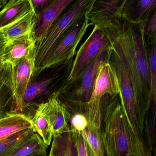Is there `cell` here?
I'll return each instance as SVG.
<instances>
[{
    "label": "cell",
    "instance_id": "1",
    "mask_svg": "<svg viewBox=\"0 0 156 156\" xmlns=\"http://www.w3.org/2000/svg\"><path fill=\"white\" fill-rule=\"evenodd\" d=\"M144 25L132 24L120 18L99 27L108 36L113 50L128 67L139 96L149 108L151 73Z\"/></svg>",
    "mask_w": 156,
    "mask_h": 156
},
{
    "label": "cell",
    "instance_id": "2",
    "mask_svg": "<svg viewBox=\"0 0 156 156\" xmlns=\"http://www.w3.org/2000/svg\"><path fill=\"white\" fill-rule=\"evenodd\" d=\"M104 122L101 138L106 156H152L129 124L119 95L105 108Z\"/></svg>",
    "mask_w": 156,
    "mask_h": 156
},
{
    "label": "cell",
    "instance_id": "3",
    "mask_svg": "<svg viewBox=\"0 0 156 156\" xmlns=\"http://www.w3.org/2000/svg\"><path fill=\"white\" fill-rule=\"evenodd\" d=\"M109 63L118 78L119 98L129 124L138 139L147 145L145 127L149 107L139 96L128 67L113 49Z\"/></svg>",
    "mask_w": 156,
    "mask_h": 156
},
{
    "label": "cell",
    "instance_id": "4",
    "mask_svg": "<svg viewBox=\"0 0 156 156\" xmlns=\"http://www.w3.org/2000/svg\"><path fill=\"white\" fill-rule=\"evenodd\" d=\"M73 60L46 69L39 75L41 77L38 79L32 80L25 92L17 113L32 119L44 97L60 93L67 81Z\"/></svg>",
    "mask_w": 156,
    "mask_h": 156
},
{
    "label": "cell",
    "instance_id": "5",
    "mask_svg": "<svg viewBox=\"0 0 156 156\" xmlns=\"http://www.w3.org/2000/svg\"><path fill=\"white\" fill-rule=\"evenodd\" d=\"M94 0H79L75 2L52 25L43 40L36 43L35 70L32 80L43 71L51 52L61 38L73 25L86 15Z\"/></svg>",
    "mask_w": 156,
    "mask_h": 156
},
{
    "label": "cell",
    "instance_id": "6",
    "mask_svg": "<svg viewBox=\"0 0 156 156\" xmlns=\"http://www.w3.org/2000/svg\"><path fill=\"white\" fill-rule=\"evenodd\" d=\"M112 49L101 53L74 81L66 83L60 91L70 101L84 105L88 103L94 91L102 67L109 62ZM59 93V94H60Z\"/></svg>",
    "mask_w": 156,
    "mask_h": 156
},
{
    "label": "cell",
    "instance_id": "7",
    "mask_svg": "<svg viewBox=\"0 0 156 156\" xmlns=\"http://www.w3.org/2000/svg\"><path fill=\"white\" fill-rule=\"evenodd\" d=\"M112 49L108 36L101 27L94 25L90 34L78 50L66 83L76 79L101 53Z\"/></svg>",
    "mask_w": 156,
    "mask_h": 156
},
{
    "label": "cell",
    "instance_id": "8",
    "mask_svg": "<svg viewBox=\"0 0 156 156\" xmlns=\"http://www.w3.org/2000/svg\"><path fill=\"white\" fill-rule=\"evenodd\" d=\"M92 24L86 16L75 23L58 41L51 52L43 71L73 59L78 44Z\"/></svg>",
    "mask_w": 156,
    "mask_h": 156
},
{
    "label": "cell",
    "instance_id": "9",
    "mask_svg": "<svg viewBox=\"0 0 156 156\" xmlns=\"http://www.w3.org/2000/svg\"><path fill=\"white\" fill-rule=\"evenodd\" d=\"M59 94H54L47 101L40 103L37 107L49 120L53 128L54 137L71 132L69 125L71 115L66 106L59 99Z\"/></svg>",
    "mask_w": 156,
    "mask_h": 156
},
{
    "label": "cell",
    "instance_id": "10",
    "mask_svg": "<svg viewBox=\"0 0 156 156\" xmlns=\"http://www.w3.org/2000/svg\"><path fill=\"white\" fill-rule=\"evenodd\" d=\"M75 1L55 0L36 16L32 36L36 43L41 42L48 33L52 25Z\"/></svg>",
    "mask_w": 156,
    "mask_h": 156
},
{
    "label": "cell",
    "instance_id": "11",
    "mask_svg": "<svg viewBox=\"0 0 156 156\" xmlns=\"http://www.w3.org/2000/svg\"><path fill=\"white\" fill-rule=\"evenodd\" d=\"M35 53L12 65L13 92L17 109L21 104L25 92L33 79L35 70Z\"/></svg>",
    "mask_w": 156,
    "mask_h": 156
},
{
    "label": "cell",
    "instance_id": "12",
    "mask_svg": "<svg viewBox=\"0 0 156 156\" xmlns=\"http://www.w3.org/2000/svg\"><path fill=\"white\" fill-rule=\"evenodd\" d=\"M149 49V66L151 73L150 106L146 119L145 136L149 153L152 154L156 130V41Z\"/></svg>",
    "mask_w": 156,
    "mask_h": 156
},
{
    "label": "cell",
    "instance_id": "13",
    "mask_svg": "<svg viewBox=\"0 0 156 156\" xmlns=\"http://www.w3.org/2000/svg\"><path fill=\"white\" fill-rule=\"evenodd\" d=\"M125 0L95 1L86 16L92 24L101 26L104 24L122 17Z\"/></svg>",
    "mask_w": 156,
    "mask_h": 156
},
{
    "label": "cell",
    "instance_id": "14",
    "mask_svg": "<svg viewBox=\"0 0 156 156\" xmlns=\"http://www.w3.org/2000/svg\"><path fill=\"white\" fill-rule=\"evenodd\" d=\"M156 9V0H125L121 18L133 24H145Z\"/></svg>",
    "mask_w": 156,
    "mask_h": 156
},
{
    "label": "cell",
    "instance_id": "15",
    "mask_svg": "<svg viewBox=\"0 0 156 156\" xmlns=\"http://www.w3.org/2000/svg\"><path fill=\"white\" fill-rule=\"evenodd\" d=\"M36 48V42L30 34L6 45L2 60L4 63L15 64L35 53Z\"/></svg>",
    "mask_w": 156,
    "mask_h": 156
},
{
    "label": "cell",
    "instance_id": "16",
    "mask_svg": "<svg viewBox=\"0 0 156 156\" xmlns=\"http://www.w3.org/2000/svg\"><path fill=\"white\" fill-rule=\"evenodd\" d=\"M14 113H17L12 85V65L4 63L0 74V118Z\"/></svg>",
    "mask_w": 156,
    "mask_h": 156
},
{
    "label": "cell",
    "instance_id": "17",
    "mask_svg": "<svg viewBox=\"0 0 156 156\" xmlns=\"http://www.w3.org/2000/svg\"><path fill=\"white\" fill-rule=\"evenodd\" d=\"M36 20L34 9L8 25L0 28L6 38L7 45L23 37L32 34Z\"/></svg>",
    "mask_w": 156,
    "mask_h": 156
},
{
    "label": "cell",
    "instance_id": "18",
    "mask_svg": "<svg viewBox=\"0 0 156 156\" xmlns=\"http://www.w3.org/2000/svg\"><path fill=\"white\" fill-rule=\"evenodd\" d=\"M30 129L36 132L31 118L21 114H9L0 118V140Z\"/></svg>",
    "mask_w": 156,
    "mask_h": 156
},
{
    "label": "cell",
    "instance_id": "19",
    "mask_svg": "<svg viewBox=\"0 0 156 156\" xmlns=\"http://www.w3.org/2000/svg\"><path fill=\"white\" fill-rule=\"evenodd\" d=\"M48 146L37 133H34L15 147L6 156H47Z\"/></svg>",
    "mask_w": 156,
    "mask_h": 156
},
{
    "label": "cell",
    "instance_id": "20",
    "mask_svg": "<svg viewBox=\"0 0 156 156\" xmlns=\"http://www.w3.org/2000/svg\"><path fill=\"white\" fill-rule=\"evenodd\" d=\"M31 0H10L0 10V28L33 10Z\"/></svg>",
    "mask_w": 156,
    "mask_h": 156
},
{
    "label": "cell",
    "instance_id": "21",
    "mask_svg": "<svg viewBox=\"0 0 156 156\" xmlns=\"http://www.w3.org/2000/svg\"><path fill=\"white\" fill-rule=\"evenodd\" d=\"M50 150L57 156H78L71 132L66 133L54 137Z\"/></svg>",
    "mask_w": 156,
    "mask_h": 156
},
{
    "label": "cell",
    "instance_id": "22",
    "mask_svg": "<svg viewBox=\"0 0 156 156\" xmlns=\"http://www.w3.org/2000/svg\"><path fill=\"white\" fill-rule=\"evenodd\" d=\"M32 121L36 132L47 145H50L54 137L53 128L47 117L38 107Z\"/></svg>",
    "mask_w": 156,
    "mask_h": 156
},
{
    "label": "cell",
    "instance_id": "23",
    "mask_svg": "<svg viewBox=\"0 0 156 156\" xmlns=\"http://www.w3.org/2000/svg\"><path fill=\"white\" fill-rule=\"evenodd\" d=\"M87 143L89 156H106L101 138V130L93 129L88 125L81 132Z\"/></svg>",
    "mask_w": 156,
    "mask_h": 156
},
{
    "label": "cell",
    "instance_id": "24",
    "mask_svg": "<svg viewBox=\"0 0 156 156\" xmlns=\"http://www.w3.org/2000/svg\"><path fill=\"white\" fill-rule=\"evenodd\" d=\"M36 132L34 129L24 130L0 140V156H6L20 143Z\"/></svg>",
    "mask_w": 156,
    "mask_h": 156
},
{
    "label": "cell",
    "instance_id": "25",
    "mask_svg": "<svg viewBox=\"0 0 156 156\" xmlns=\"http://www.w3.org/2000/svg\"><path fill=\"white\" fill-rule=\"evenodd\" d=\"M70 128L71 133H81L88 125V122L84 114L76 112L70 116Z\"/></svg>",
    "mask_w": 156,
    "mask_h": 156
},
{
    "label": "cell",
    "instance_id": "26",
    "mask_svg": "<svg viewBox=\"0 0 156 156\" xmlns=\"http://www.w3.org/2000/svg\"><path fill=\"white\" fill-rule=\"evenodd\" d=\"M144 32L147 42L152 44L154 41L156 34V9L145 24Z\"/></svg>",
    "mask_w": 156,
    "mask_h": 156
},
{
    "label": "cell",
    "instance_id": "27",
    "mask_svg": "<svg viewBox=\"0 0 156 156\" xmlns=\"http://www.w3.org/2000/svg\"><path fill=\"white\" fill-rule=\"evenodd\" d=\"M77 150L78 156H89L86 140L81 133H71Z\"/></svg>",
    "mask_w": 156,
    "mask_h": 156
},
{
    "label": "cell",
    "instance_id": "28",
    "mask_svg": "<svg viewBox=\"0 0 156 156\" xmlns=\"http://www.w3.org/2000/svg\"><path fill=\"white\" fill-rule=\"evenodd\" d=\"M52 1V0H31L33 9L36 16L43 11Z\"/></svg>",
    "mask_w": 156,
    "mask_h": 156
},
{
    "label": "cell",
    "instance_id": "29",
    "mask_svg": "<svg viewBox=\"0 0 156 156\" xmlns=\"http://www.w3.org/2000/svg\"><path fill=\"white\" fill-rule=\"evenodd\" d=\"M7 45V41L3 33L0 31V60Z\"/></svg>",
    "mask_w": 156,
    "mask_h": 156
},
{
    "label": "cell",
    "instance_id": "30",
    "mask_svg": "<svg viewBox=\"0 0 156 156\" xmlns=\"http://www.w3.org/2000/svg\"><path fill=\"white\" fill-rule=\"evenodd\" d=\"M152 156H156V130L154 144V148H153V151H152Z\"/></svg>",
    "mask_w": 156,
    "mask_h": 156
},
{
    "label": "cell",
    "instance_id": "31",
    "mask_svg": "<svg viewBox=\"0 0 156 156\" xmlns=\"http://www.w3.org/2000/svg\"><path fill=\"white\" fill-rule=\"evenodd\" d=\"M4 65V63L3 61H2V60H0V74H1L2 70Z\"/></svg>",
    "mask_w": 156,
    "mask_h": 156
},
{
    "label": "cell",
    "instance_id": "32",
    "mask_svg": "<svg viewBox=\"0 0 156 156\" xmlns=\"http://www.w3.org/2000/svg\"><path fill=\"white\" fill-rule=\"evenodd\" d=\"M7 1L6 0H0V5H5L7 3Z\"/></svg>",
    "mask_w": 156,
    "mask_h": 156
},
{
    "label": "cell",
    "instance_id": "33",
    "mask_svg": "<svg viewBox=\"0 0 156 156\" xmlns=\"http://www.w3.org/2000/svg\"><path fill=\"white\" fill-rule=\"evenodd\" d=\"M48 156H57L56 154L53 152L52 150H50V153H49V155Z\"/></svg>",
    "mask_w": 156,
    "mask_h": 156
},
{
    "label": "cell",
    "instance_id": "34",
    "mask_svg": "<svg viewBox=\"0 0 156 156\" xmlns=\"http://www.w3.org/2000/svg\"><path fill=\"white\" fill-rule=\"evenodd\" d=\"M156 35H155V37L154 41V42H153V43H154V42H156ZM153 43H152V44H153Z\"/></svg>",
    "mask_w": 156,
    "mask_h": 156
},
{
    "label": "cell",
    "instance_id": "35",
    "mask_svg": "<svg viewBox=\"0 0 156 156\" xmlns=\"http://www.w3.org/2000/svg\"><path fill=\"white\" fill-rule=\"evenodd\" d=\"M3 5H0V10L2 9V8L3 7Z\"/></svg>",
    "mask_w": 156,
    "mask_h": 156
}]
</instances>
